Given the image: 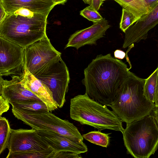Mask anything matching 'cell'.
I'll use <instances>...</instances> for the list:
<instances>
[{
    "instance_id": "1",
    "label": "cell",
    "mask_w": 158,
    "mask_h": 158,
    "mask_svg": "<svg viewBox=\"0 0 158 158\" xmlns=\"http://www.w3.org/2000/svg\"><path fill=\"white\" fill-rule=\"evenodd\" d=\"M133 74L125 63L110 53L99 55L84 69L82 82L90 98L109 106L119 86Z\"/></svg>"
},
{
    "instance_id": "2",
    "label": "cell",
    "mask_w": 158,
    "mask_h": 158,
    "mask_svg": "<svg viewBox=\"0 0 158 158\" xmlns=\"http://www.w3.org/2000/svg\"><path fill=\"white\" fill-rule=\"evenodd\" d=\"M48 16L23 8L7 13L0 23V37L25 48L46 35Z\"/></svg>"
},
{
    "instance_id": "3",
    "label": "cell",
    "mask_w": 158,
    "mask_h": 158,
    "mask_svg": "<svg viewBox=\"0 0 158 158\" xmlns=\"http://www.w3.org/2000/svg\"><path fill=\"white\" fill-rule=\"evenodd\" d=\"M145 81L134 73L128 77L119 87L109 106L127 124L151 114L155 107V103L144 95Z\"/></svg>"
},
{
    "instance_id": "4",
    "label": "cell",
    "mask_w": 158,
    "mask_h": 158,
    "mask_svg": "<svg viewBox=\"0 0 158 158\" xmlns=\"http://www.w3.org/2000/svg\"><path fill=\"white\" fill-rule=\"evenodd\" d=\"M90 98L85 93L70 99L71 119L81 124L90 126L98 131L109 129L123 132L122 121L113 111Z\"/></svg>"
},
{
    "instance_id": "5",
    "label": "cell",
    "mask_w": 158,
    "mask_h": 158,
    "mask_svg": "<svg viewBox=\"0 0 158 158\" xmlns=\"http://www.w3.org/2000/svg\"><path fill=\"white\" fill-rule=\"evenodd\" d=\"M127 153L135 158H148L158 148V126L151 114L127 124L122 133Z\"/></svg>"
},
{
    "instance_id": "6",
    "label": "cell",
    "mask_w": 158,
    "mask_h": 158,
    "mask_svg": "<svg viewBox=\"0 0 158 158\" xmlns=\"http://www.w3.org/2000/svg\"><path fill=\"white\" fill-rule=\"evenodd\" d=\"M15 117L32 128L52 131L73 139L83 140V137L73 124L62 119L49 111H31L12 107Z\"/></svg>"
},
{
    "instance_id": "7",
    "label": "cell",
    "mask_w": 158,
    "mask_h": 158,
    "mask_svg": "<svg viewBox=\"0 0 158 158\" xmlns=\"http://www.w3.org/2000/svg\"><path fill=\"white\" fill-rule=\"evenodd\" d=\"M35 77L49 88L58 107L62 108L66 101L70 77L68 68L61 56L49 63Z\"/></svg>"
},
{
    "instance_id": "8",
    "label": "cell",
    "mask_w": 158,
    "mask_h": 158,
    "mask_svg": "<svg viewBox=\"0 0 158 158\" xmlns=\"http://www.w3.org/2000/svg\"><path fill=\"white\" fill-rule=\"evenodd\" d=\"M46 35L25 48L24 69L36 76L49 63L61 56Z\"/></svg>"
},
{
    "instance_id": "9",
    "label": "cell",
    "mask_w": 158,
    "mask_h": 158,
    "mask_svg": "<svg viewBox=\"0 0 158 158\" xmlns=\"http://www.w3.org/2000/svg\"><path fill=\"white\" fill-rule=\"evenodd\" d=\"M24 49L22 46L0 37V76L20 74L24 71Z\"/></svg>"
},
{
    "instance_id": "10",
    "label": "cell",
    "mask_w": 158,
    "mask_h": 158,
    "mask_svg": "<svg viewBox=\"0 0 158 158\" xmlns=\"http://www.w3.org/2000/svg\"><path fill=\"white\" fill-rule=\"evenodd\" d=\"M7 148L9 155L20 152L47 150L51 148L36 130L32 128L11 129Z\"/></svg>"
},
{
    "instance_id": "11",
    "label": "cell",
    "mask_w": 158,
    "mask_h": 158,
    "mask_svg": "<svg viewBox=\"0 0 158 158\" xmlns=\"http://www.w3.org/2000/svg\"><path fill=\"white\" fill-rule=\"evenodd\" d=\"M158 24V3L149 12L141 16L125 32L124 48L146 39L148 32Z\"/></svg>"
},
{
    "instance_id": "12",
    "label": "cell",
    "mask_w": 158,
    "mask_h": 158,
    "mask_svg": "<svg viewBox=\"0 0 158 158\" xmlns=\"http://www.w3.org/2000/svg\"><path fill=\"white\" fill-rule=\"evenodd\" d=\"M110 27L104 18L89 27L77 31L70 35L64 49L73 47L78 50L86 45L96 44L97 41L104 36Z\"/></svg>"
},
{
    "instance_id": "13",
    "label": "cell",
    "mask_w": 158,
    "mask_h": 158,
    "mask_svg": "<svg viewBox=\"0 0 158 158\" xmlns=\"http://www.w3.org/2000/svg\"><path fill=\"white\" fill-rule=\"evenodd\" d=\"M36 130L55 152L68 151L80 154L88 151L86 145L82 140L68 137L52 131Z\"/></svg>"
},
{
    "instance_id": "14",
    "label": "cell",
    "mask_w": 158,
    "mask_h": 158,
    "mask_svg": "<svg viewBox=\"0 0 158 158\" xmlns=\"http://www.w3.org/2000/svg\"><path fill=\"white\" fill-rule=\"evenodd\" d=\"M8 80L0 77V94L9 103L29 100H41L35 95L25 88L21 82V76L14 75Z\"/></svg>"
},
{
    "instance_id": "15",
    "label": "cell",
    "mask_w": 158,
    "mask_h": 158,
    "mask_svg": "<svg viewBox=\"0 0 158 158\" xmlns=\"http://www.w3.org/2000/svg\"><path fill=\"white\" fill-rule=\"evenodd\" d=\"M21 82L25 89L35 95L46 105L48 110L52 111L58 108L52 92L43 82L32 74L27 69H24Z\"/></svg>"
},
{
    "instance_id": "16",
    "label": "cell",
    "mask_w": 158,
    "mask_h": 158,
    "mask_svg": "<svg viewBox=\"0 0 158 158\" xmlns=\"http://www.w3.org/2000/svg\"><path fill=\"white\" fill-rule=\"evenodd\" d=\"M0 4L7 13L23 8L47 16L56 5L52 0H0Z\"/></svg>"
},
{
    "instance_id": "17",
    "label": "cell",
    "mask_w": 158,
    "mask_h": 158,
    "mask_svg": "<svg viewBox=\"0 0 158 158\" xmlns=\"http://www.w3.org/2000/svg\"><path fill=\"white\" fill-rule=\"evenodd\" d=\"M158 3V0H135L125 9L140 18L151 10Z\"/></svg>"
},
{
    "instance_id": "18",
    "label": "cell",
    "mask_w": 158,
    "mask_h": 158,
    "mask_svg": "<svg viewBox=\"0 0 158 158\" xmlns=\"http://www.w3.org/2000/svg\"><path fill=\"white\" fill-rule=\"evenodd\" d=\"M158 81V66L155 70L145 79L143 94L146 98L154 103Z\"/></svg>"
},
{
    "instance_id": "19",
    "label": "cell",
    "mask_w": 158,
    "mask_h": 158,
    "mask_svg": "<svg viewBox=\"0 0 158 158\" xmlns=\"http://www.w3.org/2000/svg\"><path fill=\"white\" fill-rule=\"evenodd\" d=\"M12 107L31 111H49L48 107L41 100H29L15 102L11 104Z\"/></svg>"
},
{
    "instance_id": "20",
    "label": "cell",
    "mask_w": 158,
    "mask_h": 158,
    "mask_svg": "<svg viewBox=\"0 0 158 158\" xmlns=\"http://www.w3.org/2000/svg\"><path fill=\"white\" fill-rule=\"evenodd\" d=\"M55 152L51 148L47 150L33 151L12 153L6 158H51Z\"/></svg>"
},
{
    "instance_id": "21",
    "label": "cell",
    "mask_w": 158,
    "mask_h": 158,
    "mask_svg": "<svg viewBox=\"0 0 158 158\" xmlns=\"http://www.w3.org/2000/svg\"><path fill=\"white\" fill-rule=\"evenodd\" d=\"M11 129L8 120L5 117H0V154L7 148Z\"/></svg>"
},
{
    "instance_id": "22",
    "label": "cell",
    "mask_w": 158,
    "mask_h": 158,
    "mask_svg": "<svg viewBox=\"0 0 158 158\" xmlns=\"http://www.w3.org/2000/svg\"><path fill=\"white\" fill-rule=\"evenodd\" d=\"M109 134L98 131H90L82 135L85 139L92 143L107 148L110 143Z\"/></svg>"
},
{
    "instance_id": "23",
    "label": "cell",
    "mask_w": 158,
    "mask_h": 158,
    "mask_svg": "<svg viewBox=\"0 0 158 158\" xmlns=\"http://www.w3.org/2000/svg\"><path fill=\"white\" fill-rule=\"evenodd\" d=\"M139 18L126 9L123 8L119 28L124 33L127 29L136 23Z\"/></svg>"
},
{
    "instance_id": "24",
    "label": "cell",
    "mask_w": 158,
    "mask_h": 158,
    "mask_svg": "<svg viewBox=\"0 0 158 158\" xmlns=\"http://www.w3.org/2000/svg\"><path fill=\"white\" fill-rule=\"evenodd\" d=\"M80 15L93 23L98 22L103 18L96 10L90 5L86 7L80 11Z\"/></svg>"
},
{
    "instance_id": "25",
    "label": "cell",
    "mask_w": 158,
    "mask_h": 158,
    "mask_svg": "<svg viewBox=\"0 0 158 158\" xmlns=\"http://www.w3.org/2000/svg\"><path fill=\"white\" fill-rule=\"evenodd\" d=\"M82 157L79 154L68 151H62L55 152L51 158H80Z\"/></svg>"
},
{
    "instance_id": "26",
    "label": "cell",
    "mask_w": 158,
    "mask_h": 158,
    "mask_svg": "<svg viewBox=\"0 0 158 158\" xmlns=\"http://www.w3.org/2000/svg\"><path fill=\"white\" fill-rule=\"evenodd\" d=\"M9 102L1 95L0 96V116L4 113L6 112L10 108Z\"/></svg>"
},
{
    "instance_id": "27",
    "label": "cell",
    "mask_w": 158,
    "mask_h": 158,
    "mask_svg": "<svg viewBox=\"0 0 158 158\" xmlns=\"http://www.w3.org/2000/svg\"><path fill=\"white\" fill-rule=\"evenodd\" d=\"M118 3L123 8L126 9L135 0H114Z\"/></svg>"
},
{
    "instance_id": "28",
    "label": "cell",
    "mask_w": 158,
    "mask_h": 158,
    "mask_svg": "<svg viewBox=\"0 0 158 158\" xmlns=\"http://www.w3.org/2000/svg\"><path fill=\"white\" fill-rule=\"evenodd\" d=\"M103 2L102 0H91V4L90 5L96 10L98 11Z\"/></svg>"
},
{
    "instance_id": "29",
    "label": "cell",
    "mask_w": 158,
    "mask_h": 158,
    "mask_svg": "<svg viewBox=\"0 0 158 158\" xmlns=\"http://www.w3.org/2000/svg\"><path fill=\"white\" fill-rule=\"evenodd\" d=\"M114 57L117 59H123L125 57L126 53L123 51L118 49L114 52Z\"/></svg>"
},
{
    "instance_id": "30",
    "label": "cell",
    "mask_w": 158,
    "mask_h": 158,
    "mask_svg": "<svg viewBox=\"0 0 158 158\" xmlns=\"http://www.w3.org/2000/svg\"><path fill=\"white\" fill-rule=\"evenodd\" d=\"M6 14L7 13L4 9L2 6L0 4V23L4 20Z\"/></svg>"
},
{
    "instance_id": "31",
    "label": "cell",
    "mask_w": 158,
    "mask_h": 158,
    "mask_svg": "<svg viewBox=\"0 0 158 158\" xmlns=\"http://www.w3.org/2000/svg\"><path fill=\"white\" fill-rule=\"evenodd\" d=\"M154 116L158 126V106H155V107L153 111Z\"/></svg>"
},
{
    "instance_id": "32",
    "label": "cell",
    "mask_w": 158,
    "mask_h": 158,
    "mask_svg": "<svg viewBox=\"0 0 158 158\" xmlns=\"http://www.w3.org/2000/svg\"><path fill=\"white\" fill-rule=\"evenodd\" d=\"M56 5L57 4L64 5L67 0H52Z\"/></svg>"
},
{
    "instance_id": "33",
    "label": "cell",
    "mask_w": 158,
    "mask_h": 158,
    "mask_svg": "<svg viewBox=\"0 0 158 158\" xmlns=\"http://www.w3.org/2000/svg\"><path fill=\"white\" fill-rule=\"evenodd\" d=\"M154 103L155 106H158V81L156 89Z\"/></svg>"
},
{
    "instance_id": "34",
    "label": "cell",
    "mask_w": 158,
    "mask_h": 158,
    "mask_svg": "<svg viewBox=\"0 0 158 158\" xmlns=\"http://www.w3.org/2000/svg\"><path fill=\"white\" fill-rule=\"evenodd\" d=\"M85 4H87L89 5L91 4V0H82Z\"/></svg>"
},
{
    "instance_id": "35",
    "label": "cell",
    "mask_w": 158,
    "mask_h": 158,
    "mask_svg": "<svg viewBox=\"0 0 158 158\" xmlns=\"http://www.w3.org/2000/svg\"><path fill=\"white\" fill-rule=\"evenodd\" d=\"M102 0V1L103 2L104 1L106 0Z\"/></svg>"
}]
</instances>
